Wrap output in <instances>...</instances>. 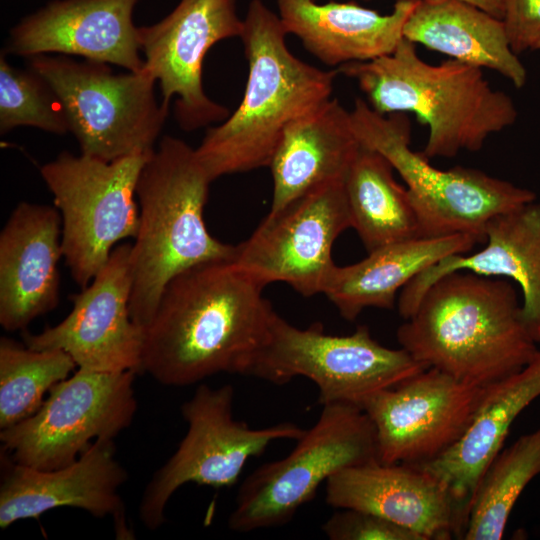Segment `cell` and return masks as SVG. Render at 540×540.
I'll return each instance as SVG.
<instances>
[{
  "instance_id": "5b68a950",
  "label": "cell",
  "mask_w": 540,
  "mask_h": 540,
  "mask_svg": "<svg viewBox=\"0 0 540 540\" xmlns=\"http://www.w3.org/2000/svg\"><path fill=\"white\" fill-rule=\"evenodd\" d=\"M210 183L195 148L172 136L161 139L142 168L136 188L139 227L130 256V314L144 329L175 276L235 255L236 246L214 238L206 227Z\"/></svg>"
},
{
  "instance_id": "f546056e",
  "label": "cell",
  "mask_w": 540,
  "mask_h": 540,
  "mask_svg": "<svg viewBox=\"0 0 540 540\" xmlns=\"http://www.w3.org/2000/svg\"><path fill=\"white\" fill-rule=\"evenodd\" d=\"M0 54V133L29 126L64 135L69 124L62 103L52 87L32 69L12 66Z\"/></svg>"
},
{
  "instance_id": "9c48e42d",
  "label": "cell",
  "mask_w": 540,
  "mask_h": 540,
  "mask_svg": "<svg viewBox=\"0 0 540 540\" xmlns=\"http://www.w3.org/2000/svg\"><path fill=\"white\" fill-rule=\"evenodd\" d=\"M150 154L105 161L63 151L41 166L40 174L61 216L63 257L81 288L92 281L121 240L135 239L136 188Z\"/></svg>"
},
{
  "instance_id": "8992f818",
  "label": "cell",
  "mask_w": 540,
  "mask_h": 540,
  "mask_svg": "<svg viewBox=\"0 0 540 540\" xmlns=\"http://www.w3.org/2000/svg\"><path fill=\"white\" fill-rule=\"evenodd\" d=\"M350 115L360 145L383 155L404 180L420 237L467 234L484 243L494 217L536 201L531 190L480 170L434 167L411 149V123L405 113L383 115L357 98Z\"/></svg>"
},
{
  "instance_id": "83f0119b",
  "label": "cell",
  "mask_w": 540,
  "mask_h": 540,
  "mask_svg": "<svg viewBox=\"0 0 540 540\" xmlns=\"http://www.w3.org/2000/svg\"><path fill=\"white\" fill-rule=\"evenodd\" d=\"M539 474L540 428L520 436L492 460L475 492L462 539H501L517 499Z\"/></svg>"
},
{
  "instance_id": "2e32d148",
  "label": "cell",
  "mask_w": 540,
  "mask_h": 540,
  "mask_svg": "<svg viewBox=\"0 0 540 540\" xmlns=\"http://www.w3.org/2000/svg\"><path fill=\"white\" fill-rule=\"evenodd\" d=\"M131 247L117 245L92 281L70 297L71 312L40 333L24 330V344L34 350H62L78 368L141 371L145 329L130 314Z\"/></svg>"
},
{
  "instance_id": "603a6c76",
  "label": "cell",
  "mask_w": 540,
  "mask_h": 540,
  "mask_svg": "<svg viewBox=\"0 0 540 540\" xmlns=\"http://www.w3.org/2000/svg\"><path fill=\"white\" fill-rule=\"evenodd\" d=\"M540 396V350L520 371L489 386L466 432L436 459L416 464L442 481L466 525L477 487L519 414Z\"/></svg>"
},
{
  "instance_id": "e0dca14e",
  "label": "cell",
  "mask_w": 540,
  "mask_h": 540,
  "mask_svg": "<svg viewBox=\"0 0 540 540\" xmlns=\"http://www.w3.org/2000/svg\"><path fill=\"white\" fill-rule=\"evenodd\" d=\"M326 502L375 514L423 540L462 539L466 528L446 485L416 464L376 460L345 468L326 481Z\"/></svg>"
},
{
  "instance_id": "6da1fadb",
  "label": "cell",
  "mask_w": 540,
  "mask_h": 540,
  "mask_svg": "<svg viewBox=\"0 0 540 540\" xmlns=\"http://www.w3.org/2000/svg\"><path fill=\"white\" fill-rule=\"evenodd\" d=\"M263 289L232 259L175 276L145 328L141 371L167 386L250 375L276 314Z\"/></svg>"
},
{
  "instance_id": "277c9868",
  "label": "cell",
  "mask_w": 540,
  "mask_h": 540,
  "mask_svg": "<svg viewBox=\"0 0 540 540\" xmlns=\"http://www.w3.org/2000/svg\"><path fill=\"white\" fill-rule=\"evenodd\" d=\"M337 70L356 81L376 112L415 114L428 127L421 153L429 160L479 151L518 116L512 98L492 88L482 68L454 59L429 64L405 38L389 55Z\"/></svg>"
},
{
  "instance_id": "cb8c5ba5",
  "label": "cell",
  "mask_w": 540,
  "mask_h": 540,
  "mask_svg": "<svg viewBox=\"0 0 540 540\" xmlns=\"http://www.w3.org/2000/svg\"><path fill=\"white\" fill-rule=\"evenodd\" d=\"M361 147L350 111L337 99H329L292 122L268 166L273 178L269 213L327 181L345 179Z\"/></svg>"
},
{
  "instance_id": "7402d4cb",
  "label": "cell",
  "mask_w": 540,
  "mask_h": 540,
  "mask_svg": "<svg viewBox=\"0 0 540 540\" xmlns=\"http://www.w3.org/2000/svg\"><path fill=\"white\" fill-rule=\"evenodd\" d=\"M418 1L396 0L386 15L354 2L277 0V7L288 34L325 65L339 67L393 53Z\"/></svg>"
},
{
  "instance_id": "4316f807",
  "label": "cell",
  "mask_w": 540,
  "mask_h": 540,
  "mask_svg": "<svg viewBox=\"0 0 540 540\" xmlns=\"http://www.w3.org/2000/svg\"><path fill=\"white\" fill-rule=\"evenodd\" d=\"M394 171L383 155L361 147L344 180L351 228L368 252L420 237L409 193Z\"/></svg>"
},
{
  "instance_id": "836d02e7",
  "label": "cell",
  "mask_w": 540,
  "mask_h": 540,
  "mask_svg": "<svg viewBox=\"0 0 540 540\" xmlns=\"http://www.w3.org/2000/svg\"><path fill=\"white\" fill-rule=\"evenodd\" d=\"M536 49H539L540 50V43L538 44L537 48Z\"/></svg>"
},
{
  "instance_id": "30bf717a",
  "label": "cell",
  "mask_w": 540,
  "mask_h": 540,
  "mask_svg": "<svg viewBox=\"0 0 540 540\" xmlns=\"http://www.w3.org/2000/svg\"><path fill=\"white\" fill-rule=\"evenodd\" d=\"M427 369L403 348H387L358 326L349 335H331L320 323L298 328L277 313L269 338L250 376L286 384L301 376L319 390L318 402L358 407L374 394Z\"/></svg>"
},
{
  "instance_id": "ffe728a7",
  "label": "cell",
  "mask_w": 540,
  "mask_h": 540,
  "mask_svg": "<svg viewBox=\"0 0 540 540\" xmlns=\"http://www.w3.org/2000/svg\"><path fill=\"white\" fill-rule=\"evenodd\" d=\"M62 221L54 206L20 202L0 234V324L26 330L59 302Z\"/></svg>"
},
{
  "instance_id": "4fadbf2b",
  "label": "cell",
  "mask_w": 540,
  "mask_h": 540,
  "mask_svg": "<svg viewBox=\"0 0 540 540\" xmlns=\"http://www.w3.org/2000/svg\"><path fill=\"white\" fill-rule=\"evenodd\" d=\"M345 179L327 181L275 213L236 245L232 262L262 286L284 282L309 297L323 293L335 240L351 228Z\"/></svg>"
},
{
  "instance_id": "44dd1931",
  "label": "cell",
  "mask_w": 540,
  "mask_h": 540,
  "mask_svg": "<svg viewBox=\"0 0 540 540\" xmlns=\"http://www.w3.org/2000/svg\"><path fill=\"white\" fill-rule=\"evenodd\" d=\"M484 243L479 251L448 256L412 279L398 298L399 314L408 319L426 290L449 273L509 278L521 288L522 320L540 344V203L533 201L494 217L486 227Z\"/></svg>"
},
{
  "instance_id": "52a82bcc",
  "label": "cell",
  "mask_w": 540,
  "mask_h": 540,
  "mask_svg": "<svg viewBox=\"0 0 540 540\" xmlns=\"http://www.w3.org/2000/svg\"><path fill=\"white\" fill-rule=\"evenodd\" d=\"M28 68L60 99L81 154L113 161L154 151L169 107L157 102V80L145 67L115 73L107 63L40 54Z\"/></svg>"
},
{
  "instance_id": "d6986e66",
  "label": "cell",
  "mask_w": 540,
  "mask_h": 540,
  "mask_svg": "<svg viewBox=\"0 0 540 540\" xmlns=\"http://www.w3.org/2000/svg\"><path fill=\"white\" fill-rule=\"evenodd\" d=\"M5 467L0 485L1 529L58 507H74L98 518L111 515L117 531L126 530L118 490L127 473L115 458L113 439L95 440L74 462L57 469L40 470L7 457Z\"/></svg>"
},
{
  "instance_id": "484cf974",
  "label": "cell",
  "mask_w": 540,
  "mask_h": 540,
  "mask_svg": "<svg viewBox=\"0 0 540 540\" xmlns=\"http://www.w3.org/2000/svg\"><path fill=\"white\" fill-rule=\"evenodd\" d=\"M403 36L451 59L496 71L516 88L526 83V69L510 48L502 19L465 0H419Z\"/></svg>"
},
{
  "instance_id": "9a60e30c",
  "label": "cell",
  "mask_w": 540,
  "mask_h": 540,
  "mask_svg": "<svg viewBox=\"0 0 540 540\" xmlns=\"http://www.w3.org/2000/svg\"><path fill=\"white\" fill-rule=\"evenodd\" d=\"M488 389L427 368L374 394L362 409L375 429L378 461L423 464L436 459L466 432Z\"/></svg>"
},
{
  "instance_id": "d6a6232c",
  "label": "cell",
  "mask_w": 540,
  "mask_h": 540,
  "mask_svg": "<svg viewBox=\"0 0 540 540\" xmlns=\"http://www.w3.org/2000/svg\"><path fill=\"white\" fill-rule=\"evenodd\" d=\"M480 7L489 14L502 19L504 13V0H465Z\"/></svg>"
},
{
  "instance_id": "3957f363",
  "label": "cell",
  "mask_w": 540,
  "mask_h": 540,
  "mask_svg": "<svg viewBox=\"0 0 540 540\" xmlns=\"http://www.w3.org/2000/svg\"><path fill=\"white\" fill-rule=\"evenodd\" d=\"M287 35L279 15L262 0L250 2L240 37L248 63L243 98L195 148L211 182L268 167L286 128L331 99L338 70L297 58Z\"/></svg>"
},
{
  "instance_id": "5bb4252c",
  "label": "cell",
  "mask_w": 540,
  "mask_h": 540,
  "mask_svg": "<svg viewBox=\"0 0 540 540\" xmlns=\"http://www.w3.org/2000/svg\"><path fill=\"white\" fill-rule=\"evenodd\" d=\"M243 19L237 0H180L162 20L138 27L145 68L159 82L161 103L174 112L179 126L193 131L222 122L229 110L211 100L202 83V68L217 42L241 37Z\"/></svg>"
},
{
  "instance_id": "7a4b0ae2",
  "label": "cell",
  "mask_w": 540,
  "mask_h": 540,
  "mask_svg": "<svg viewBox=\"0 0 540 540\" xmlns=\"http://www.w3.org/2000/svg\"><path fill=\"white\" fill-rule=\"evenodd\" d=\"M397 340L427 368L483 387L520 371L539 351L522 320L514 286L461 271L426 290L398 328Z\"/></svg>"
},
{
  "instance_id": "4dcf8cb0",
  "label": "cell",
  "mask_w": 540,
  "mask_h": 540,
  "mask_svg": "<svg viewBox=\"0 0 540 540\" xmlns=\"http://www.w3.org/2000/svg\"><path fill=\"white\" fill-rule=\"evenodd\" d=\"M322 530L331 540H423L418 534L375 514L347 508L332 514Z\"/></svg>"
},
{
  "instance_id": "ac0fdd59",
  "label": "cell",
  "mask_w": 540,
  "mask_h": 540,
  "mask_svg": "<svg viewBox=\"0 0 540 540\" xmlns=\"http://www.w3.org/2000/svg\"><path fill=\"white\" fill-rule=\"evenodd\" d=\"M138 0H53L10 29L6 54L79 56L139 72Z\"/></svg>"
},
{
  "instance_id": "1f68e13d",
  "label": "cell",
  "mask_w": 540,
  "mask_h": 540,
  "mask_svg": "<svg viewBox=\"0 0 540 540\" xmlns=\"http://www.w3.org/2000/svg\"><path fill=\"white\" fill-rule=\"evenodd\" d=\"M502 21L511 50L519 55L540 43V0H504Z\"/></svg>"
},
{
  "instance_id": "d4e9b609",
  "label": "cell",
  "mask_w": 540,
  "mask_h": 540,
  "mask_svg": "<svg viewBox=\"0 0 540 540\" xmlns=\"http://www.w3.org/2000/svg\"><path fill=\"white\" fill-rule=\"evenodd\" d=\"M477 243L467 234L391 243L368 252L354 264L335 265L322 294L348 321H354L368 307L393 309L397 292L417 275L448 256L470 252Z\"/></svg>"
},
{
  "instance_id": "8fae6325",
  "label": "cell",
  "mask_w": 540,
  "mask_h": 540,
  "mask_svg": "<svg viewBox=\"0 0 540 540\" xmlns=\"http://www.w3.org/2000/svg\"><path fill=\"white\" fill-rule=\"evenodd\" d=\"M234 389L199 385L181 407L187 432L169 460L155 472L139 505L146 528L155 530L166 520L165 509L172 495L186 483L230 487L247 461L258 457L272 442L298 440L305 433L291 422L252 429L233 416Z\"/></svg>"
},
{
  "instance_id": "f1b7e54d",
  "label": "cell",
  "mask_w": 540,
  "mask_h": 540,
  "mask_svg": "<svg viewBox=\"0 0 540 540\" xmlns=\"http://www.w3.org/2000/svg\"><path fill=\"white\" fill-rule=\"evenodd\" d=\"M76 366L72 357L62 350H34L1 337V430L32 416L44 402L45 393L69 377Z\"/></svg>"
},
{
  "instance_id": "ba28073f",
  "label": "cell",
  "mask_w": 540,
  "mask_h": 540,
  "mask_svg": "<svg viewBox=\"0 0 540 540\" xmlns=\"http://www.w3.org/2000/svg\"><path fill=\"white\" fill-rule=\"evenodd\" d=\"M376 460V433L366 412L350 404L323 405L290 454L247 476L228 526L250 532L285 525L332 475Z\"/></svg>"
},
{
  "instance_id": "7c38bea8",
  "label": "cell",
  "mask_w": 540,
  "mask_h": 540,
  "mask_svg": "<svg viewBox=\"0 0 540 540\" xmlns=\"http://www.w3.org/2000/svg\"><path fill=\"white\" fill-rule=\"evenodd\" d=\"M135 374L78 368L50 389L32 416L1 430L3 450L13 462L40 470L71 464L95 440L113 439L130 426Z\"/></svg>"
}]
</instances>
